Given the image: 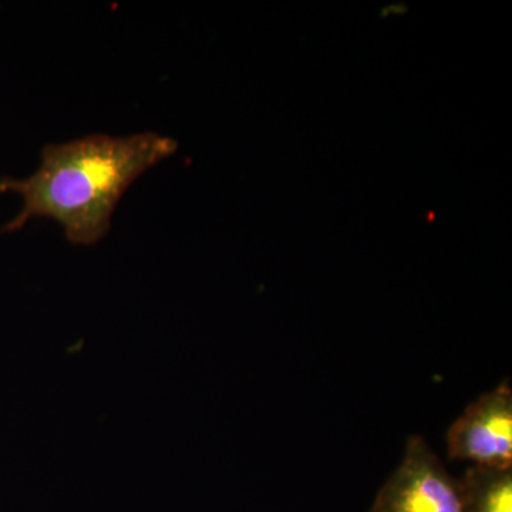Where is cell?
<instances>
[{
  "instance_id": "6da1fadb",
  "label": "cell",
  "mask_w": 512,
  "mask_h": 512,
  "mask_svg": "<svg viewBox=\"0 0 512 512\" xmlns=\"http://www.w3.org/2000/svg\"><path fill=\"white\" fill-rule=\"evenodd\" d=\"M177 150L174 138L153 131L47 144L36 173L0 180V192H16L23 200L19 214L0 234L19 231L33 218H50L62 225L72 244H97L109 234L124 192Z\"/></svg>"
},
{
  "instance_id": "7a4b0ae2",
  "label": "cell",
  "mask_w": 512,
  "mask_h": 512,
  "mask_svg": "<svg viewBox=\"0 0 512 512\" xmlns=\"http://www.w3.org/2000/svg\"><path fill=\"white\" fill-rule=\"evenodd\" d=\"M370 512H464L456 478L424 437L410 436Z\"/></svg>"
},
{
  "instance_id": "3957f363",
  "label": "cell",
  "mask_w": 512,
  "mask_h": 512,
  "mask_svg": "<svg viewBox=\"0 0 512 512\" xmlns=\"http://www.w3.org/2000/svg\"><path fill=\"white\" fill-rule=\"evenodd\" d=\"M447 456L473 466L512 468V387L481 394L447 431Z\"/></svg>"
},
{
  "instance_id": "277c9868",
  "label": "cell",
  "mask_w": 512,
  "mask_h": 512,
  "mask_svg": "<svg viewBox=\"0 0 512 512\" xmlns=\"http://www.w3.org/2000/svg\"><path fill=\"white\" fill-rule=\"evenodd\" d=\"M457 483L464 512H512V468L471 466Z\"/></svg>"
},
{
  "instance_id": "5b68a950",
  "label": "cell",
  "mask_w": 512,
  "mask_h": 512,
  "mask_svg": "<svg viewBox=\"0 0 512 512\" xmlns=\"http://www.w3.org/2000/svg\"><path fill=\"white\" fill-rule=\"evenodd\" d=\"M406 5H393V6H389V8H386L383 10L382 12V16L383 18H387V16H389V13H403V12H406Z\"/></svg>"
}]
</instances>
